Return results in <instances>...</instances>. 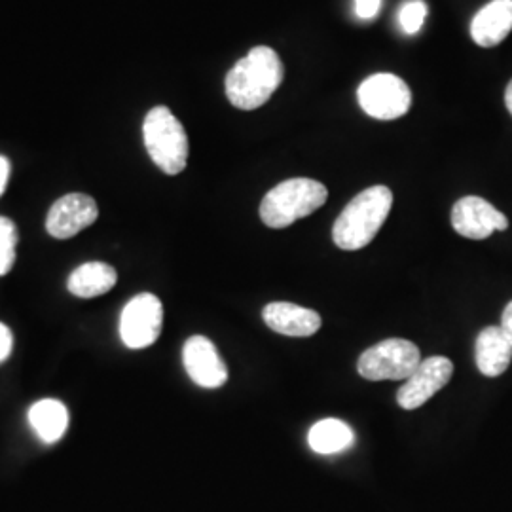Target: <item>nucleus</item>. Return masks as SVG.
<instances>
[{
  "label": "nucleus",
  "mask_w": 512,
  "mask_h": 512,
  "mask_svg": "<svg viewBox=\"0 0 512 512\" xmlns=\"http://www.w3.org/2000/svg\"><path fill=\"white\" fill-rule=\"evenodd\" d=\"M427 18V4L423 0H408L399 10V23L406 35L420 33Z\"/></svg>",
  "instance_id": "19"
},
{
  "label": "nucleus",
  "mask_w": 512,
  "mask_h": 512,
  "mask_svg": "<svg viewBox=\"0 0 512 512\" xmlns=\"http://www.w3.org/2000/svg\"><path fill=\"white\" fill-rule=\"evenodd\" d=\"M454 363L448 357L435 355L421 361L412 376L404 382L397 393V403L404 410H416L429 399H433L440 389L452 380Z\"/></svg>",
  "instance_id": "8"
},
{
  "label": "nucleus",
  "mask_w": 512,
  "mask_h": 512,
  "mask_svg": "<svg viewBox=\"0 0 512 512\" xmlns=\"http://www.w3.org/2000/svg\"><path fill=\"white\" fill-rule=\"evenodd\" d=\"M501 330H503V334L507 336V340L512 344V302L507 304V308L503 311V315H501Z\"/></svg>",
  "instance_id": "22"
},
{
  "label": "nucleus",
  "mask_w": 512,
  "mask_h": 512,
  "mask_svg": "<svg viewBox=\"0 0 512 512\" xmlns=\"http://www.w3.org/2000/svg\"><path fill=\"white\" fill-rule=\"evenodd\" d=\"M329 198L325 184L313 179H289L272 188L260 203V219L274 230H281L306 219Z\"/></svg>",
  "instance_id": "3"
},
{
  "label": "nucleus",
  "mask_w": 512,
  "mask_h": 512,
  "mask_svg": "<svg viewBox=\"0 0 512 512\" xmlns=\"http://www.w3.org/2000/svg\"><path fill=\"white\" fill-rule=\"evenodd\" d=\"M18 228L6 217H0V275H6L16 264Z\"/></svg>",
  "instance_id": "18"
},
{
  "label": "nucleus",
  "mask_w": 512,
  "mask_h": 512,
  "mask_svg": "<svg viewBox=\"0 0 512 512\" xmlns=\"http://www.w3.org/2000/svg\"><path fill=\"white\" fill-rule=\"evenodd\" d=\"M353 440H355V435L348 423L334 420V418L317 421L311 427L310 435H308L311 450L317 454H323V456L348 450L349 446L353 444Z\"/></svg>",
  "instance_id": "17"
},
{
  "label": "nucleus",
  "mask_w": 512,
  "mask_h": 512,
  "mask_svg": "<svg viewBox=\"0 0 512 512\" xmlns=\"http://www.w3.org/2000/svg\"><path fill=\"white\" fill-rule=\"evenodd\" d=\"M14 348V334L4 323H0V363H4Z\"/></svg>",
  "instance_id": "21"
},
{
  "label": "nucleus",
  "mask_w": 512,
  "mask_h": 512,
  "mask_svg": "<svg viewBox=\"0 0 512 512\" xmlns=\"http://www.w3.org/2000/svg\"><path fill=\"white\" fill-rule=\"evenodd\" d=\"M393 205V192L387 186H370L357 194L334 222L332 239L344 251H359L366 247L380 228Z\"/></svg>",
  "instance_id": "2"
},
{
  "label": "nucleus",
  "mask_w": 512,
  "mask_h": 512,
  "mask_svg": "<svg viewBox=\"0 0 512 512\" xmlns=\"http://www.w3.org/2000/svg\"><path fill=\"white\" fill-rule=\"evenodd\" d=\"M97 217L99 209L92 196L67 194L52 205L46 219V230L52 238H74L84 228L92 226Z\"/></svg>",
  "instance_id": "11"
},
{
  "label": "nucleus",
  "mask_w": 512,
  "mask_h": 512,
  "mask_svg": "<svg viewBox=\"0 0 512 512\" xmlns=\"http://www.w3.org/2000/svg\"><path fill=\"white\" fill-rule=\"evenodd\" d=\"M264 323L270 329L293 338H310L321 329L323 321L317 311L291 302H272L262 311Z\"/></svg>",
  "instance_id": "12"
},
{
  "label": "nucleus",
  "mask_w": 512,
  "mask_h": 512,
  "mask_svg": "<svg viewBox=\"0 0 512 512\" xmlns=\"http://www.w3.org/2000/svg\"><path fill=\"white\" fill-rule=\"evenodd\" d=\"M10 169H12L10 160L4 158V156H0V196H2L4 190H6V184H8V179H10Z\"/></svg>",
  "instance_id": "23"
},
{
  "label": "nucleus",
  "mask_w": 512,
  "mask_h": 512,
  "mask_svg": "<svg viewBox=\"0 0 512 512\" xmlns=\"http://www.w3.org/2000/svg\"><path fill=\"white\" fill-rule=\"evenodd\" d=\"M29 421L38 437L52 444L65 435L69 427V412L65 404L55 399H44L31 406Z\"/></svg>",
  "instance_id": "16"
},
{
  "label": "nucleus",
  "mask_w": 512,
  "mask_h": 512,
  "mask_svg": "<svg viewBox=\"0 0 512 512\" xmlns=\"http://www.w3.org/2000/svg\"><path fill=\"white\" fill-rule=\"evenodd\" d=\"M475 357L478 370L488 378L507 372L512 361V344L501 327H488L478 334Z\"/></svg>",
  "instance_id": "14"
},
{
  "label": "nucleus",
  "mask_w": 512,
  "mask_h": 512,
  "mask_svg": "<svg viewBox=\"0 0 512 512\" xmlns=\"http://www.w3.org/2000/svg\"><path fill=\"white\" fill-rule=\"evenodd\" d=\"M361 109L376 120H397L412 107V92L397 74L368 76L357 90Z\"/></svg>",
  "instance_id": "6"
},
{
  "label": "nucleus",
  "mask_w": 512,
  "mask_h": 512,
  "mask_svg": "<svg viewBox=\"0 0 512 512\" xmlns=\"http://www.w3.org/2000/svg\"><path fill=\"white\" fill-rule=\"evenodd\" d=\"M285 78V67L268 46H256L226 74V97L239 110L260 109Z\"/></svg>",
  "instance_id": "1"
},
{
  "label": "nucleus",
  "mask_w": 512,
  "mask_h": 512,
  "mask_svg": "<svg viewBox=\"0 0 512 512\" xmlns=\"http://www.w3.org/2000/svg\"><path fill=\"white\" fill-rule=\"evenodd\" d=\"M452 226L459 236L480 241L494 232H505L509 220L492 203L478 196H465L452 209Z\"/></svg>",
  "instance_id": "9"
},
{
  "label": "nucleus",
  "mask_w": 512,
  "mask_h": 512,
  "mask_svg": "<svg viewBox=\"0 0 512 512\" xmlns=\"http://www.w3.org/2000/svg\"><path fill=\"white\" fill-rule=\"evenodd\" d=\"M421 363L420 349L410 340L389 338L363 351L357 370L368 382L408 380Z\"/></svg>",
  "instance_id": "5"
},
{
  "label": "nucleus",
  "mask_w": 512,
  "mask_h": 512,
  "mask_svg": "<svg viewBox=\"0 0 512 512\" xmlns=\"http://www.w3.org/2000/svg\"><path fill=\"white\" fill-rule=\"evenodd\" d=\"M164 306L154 294H137L120 315V338L129 349L150 348L162 332Z\"/></svg>",
  "instance_id": "7"
},
{
  "label": "nucleus",
  "mask_w": 512,
  "mask_h": 512,
  "mask_svg": "<svg viewBox=\"0 0 512 512\" xmlns=\"http://www.w3.org/2000/svg\"><path fill=\"white\" fill-rule=\"evenodd\" d=\"M118 274L105 262H86L78 266L69 277V293L78 298H95L109 293L116 285Z\"/></svg>",
  "instance_id": "15"
},
{
  "label": "nucleus",
  "mask_w": 512,
  "mask_h": 512,
  "mask_svg": "<svg viewBox=\"0 0 512 512\" xmlns=\"http://www.w3.org/2000/svg\"><path fill=\"white\" fill-rule=\"evenodd\" d=\"M512 31V0H492L471 21V38L480 48H494Z\"/></svg>",
  "instance_id": "13"
},
{
  "label": "nucleus",
  "mask_w": 512,
  "mask_h": 512,
  "mask_svg": "<svg viewBox=\"0 0 512 512\" xmlns=\"http://www.w3.org/2000/svg\"><path fill=\"white\" fill-rule=\"evenodd\" d=\"M380 8H382V0H355V14H357V18H376Z\"/></svg>",
  "instance_id": "20"
},
{
  "label": "nucleus",
  "mask_w": 512,
  "mask_h": 512,
  "mask_svg": "<svg viewBox=\"0 0 512 512\" xmlns=\"http://www.w3.org/2000/svg\"><path fill=\"white\" fill-rule=\"evenodd\" d=\"M505 105H507V109L512 114V80L509 82V86H507V92H505Z\"/></svg>",
  "instance_id": "24"
},
{
  "label": "nucleus",
  "mask_w": 512,
  "mask_h": 512,
  "mask_svg": "<svg viewBox=\"0 0 512 512\" xmlns=\"http://www.w3.org/2000/svg\"><path fill=\"white\" fill-rule=\"evenodd\" d=\"M148 156L165 175L183 173L188 162V137L183 124L167 107H154L143 124Z\"/></svg>",
  "instance_id": "4"
},
{
  "label": "nucleus",
  "mask_w": 512,
  "mask_h": 512,
  "mask_svg": "<svg viewBox=\"0 0 512 512\" xmlns=\"http://www.w3.org/2000/svg\"><path fill=\"white\" fill-rule=\"evenodd\" d=\"M183 363L190 380L205 389H217L228 380V368L220 357L219 349L200 334L186 340Z\"/></svg>",
  "instance_id": "10"
}]
</instances>
